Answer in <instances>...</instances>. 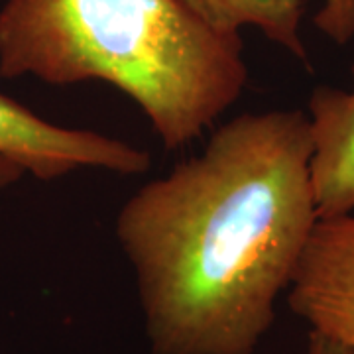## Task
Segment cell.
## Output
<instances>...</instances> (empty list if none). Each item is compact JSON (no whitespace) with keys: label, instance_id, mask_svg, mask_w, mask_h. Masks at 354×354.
Here are the masks:
<instances>
[{"label":"cell","instance_id":"1","mask_svg":"<svg viewBox=\"0 0 354 354\" xmlns=\"http://www.w3.org/2000/svg\"><path fill=\"white\" fill-rule=\"evenodd\" d=\"M304 111L244 113L148 181L114 232L150 354H254L319 221Z\"/></svg>","mask_w":354,"mask_h":354},{"label":"cell","instance_id":"2","mask_svg":"<svg viewBox=\"0 0 354 354\" xmlns=\"http://www.w3.org/2000/svg\"><path fill=\"white\" fill-rule=\"evenodd\" d=\"M24 75L113 85L176 152L239 101L248 67L241 34L213 28L185 0H6L0 77Z\"/></svg>","mask_w":354,"mask_h":354},{"label":"cell","instance_id":"3","mask_svg":"<svg viewBox=\"0 0 354 354\" xmlns=\"http://www.w3.org/2000/svg\"><path fill=\"white\" fill-rule=\"evenodd\" d=\"M0 156L12 160L24 174L41 181H53L85 167L120 176H140L152 165L150 153L142 148L101 132L48 122L2 93Z\"/></svg>","mask_w":354,"mask_h":354},{"label":"cell","instance_id":"4","mask_svg":"<svg viewBox=\"0 0 354 354\" xmlns=\"http://www.w3.org/2000/svg\"><path fill=\"white\" fill-rule=\"evenodd\" d=\"M286 299L311 330L354 353V213L317 221Z\"/></svg>","mask_w":354,"mask_h":354},{"label":"cell","instance_id":"5","mask_svg":"<svg viewBox=\"0 0 354 354\" xmlns=\"http://www.w3.org/2000/svg\"><path fill=\"white\" fill-rule=\"evenodd\" d=\"M307 118L319 218L354 213V65L351 88L319 85L311 93Z\"/></svg>","mask_w":354,"mask_h":354},{"label":"cell","instance_id":"6","mask_svg":"<svg viewBox=\"0 0 354 354\" xmlns=\"http://www.w3.org/2000/svg\"><path fill=\"white\" fill-rule=\"evenodd\" d=\"M205 22L228 34L252 26L266 38L290 51L307 64L299 24L301 0H185ZM315 26L337 44H348L354 38V0H323L315 16Z\"/></svg>","mask_w":354,"mask_h":354},{"label":"cell","instance_id":"7","mask_svg":"<svg viewBox=\"0 0 354 354\" xmlns=\"http://www.w3.org/2000/svg\"><path fill=\"white\" fill-rule=\"evenodd\" d=\"M304 354H354L348 346L333 341L325 335H319L315 330H309V341Z\"/></svg>","mask_w":354,"mask_h":354},{"label":"cell","instance_id":"8","mask_svg":"<svg viewBox=\"0 0 354 354\" xmlns=\"http://www.w3.org/2000/svg\"><path fill=\"white\" fill-rule=\"evenodd\" d=\"M22 176H24V169L20 165H16L12 160H8L4 156H0V189L16 183Z\"/></svg>","mask_w":354,"mask_h":354}]
</instances>
